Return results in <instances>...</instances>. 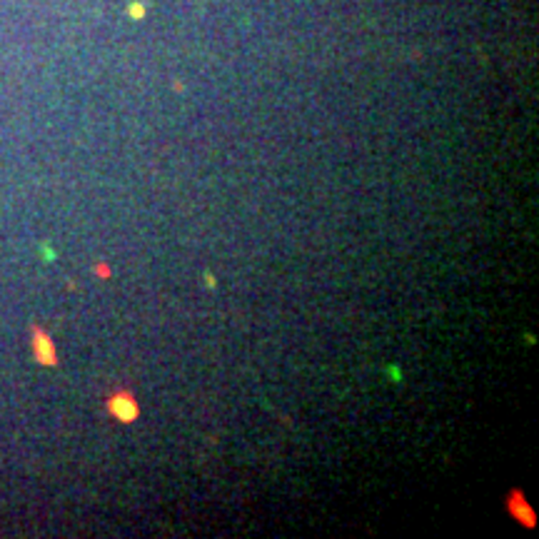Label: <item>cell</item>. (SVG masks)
<instances>
[{"mask_svg":"<svg viewBox=\"0 0 539 539\" xmlns=\"http://www.w3.org/2000/svg\"><path fill=\"white\" fill-rule=\"evenodd\" d=\"M33 347H35V360L40 362V365H48V367H53V365H58V357H56V347H53V340H50L48 335H45L43 330H33Z\"/></svg>","mask_w":539,"mask_h":539,"instance_id":"cell-2","label":"cell"},{"mask_svg":"<svg viewBox=\"0 0 539 539\" xmlns=\"http://www.w3.org/2000/svg\"><path fill=\"white\" fill-rule=\"evenodd\" d=\"M98 275H100V277H108V275H110L108 265H98Z\"/></svg>","mask_w":539,"mask_h":539,"instance_id":"cell-4","label":"cell"},{"mask_svg":"<svg viewBox=\"0 0 539 539\" xmlns=\"http://www.w3.org/2000/svg\"><path fill=\"white\" fill-rule=\"evenodd\" d=\"M509 515H515L522 524H527V527H534V515H532V507H529L524 499H522L520 492H512L509 497Z\"/></svg>","mask_w":539,"mask_h":539,"instance_id":"cell-3","label":"cell"},{"mask_svg":"<svg viewBox=\"0 0 539 539\" xmlns=\"http://www.w3.org/2000/svg\"><path fill=\"white\" fill-rule=\"evenodd\" d=\"M108 412L115 417L117 422H133L140 415V407H138V399L128 390H123V392H115L108 399Z\"/></svg>","mask_w":539,"mask_h":539,"instance_id":"cell-1","label":"cell"}]
</instances>
